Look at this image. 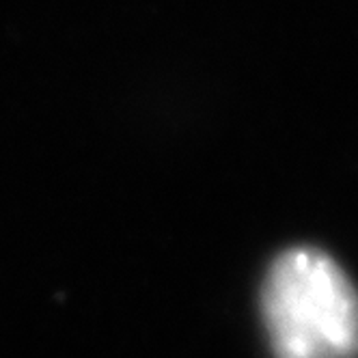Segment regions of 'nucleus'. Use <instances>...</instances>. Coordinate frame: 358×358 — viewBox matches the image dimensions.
<instances>
[{"instance_id": "f257e3e1", "label": "nucleus", "mask_w": 358, "mask_h": 358, "mask_svg": "<svg viewBox=\"0 0 358 358\" xmlns=\"http://www.w3.org/2000/svg\"><path fill=\"white\" fill-rule=\"evenodd\" d=\"M264 322L276 358H356L358 294L317 248H289L270 266Z\"/></svg>"}]
</instances>
